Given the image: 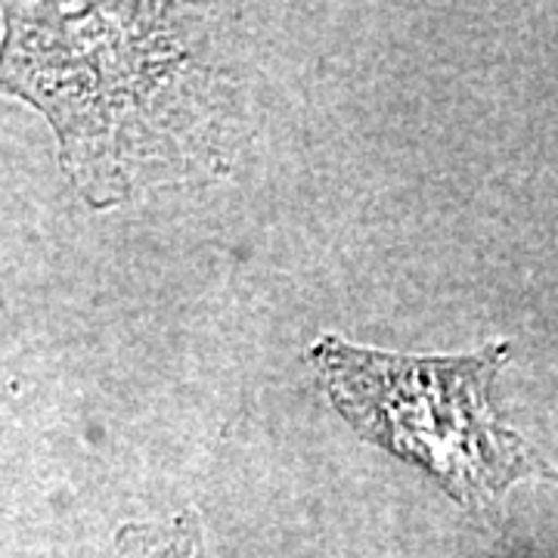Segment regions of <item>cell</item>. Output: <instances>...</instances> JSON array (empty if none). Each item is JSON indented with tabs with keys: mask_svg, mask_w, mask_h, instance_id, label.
<instances>
[{
	"mask_svg": "<svg viewBox=\"0 0 558 558\" xmlns=\"http://www.w3.org/2000/svg\"><path fill=\"white\" fill-rule=\"evenodd\" d=\"M116 558H215L193 509L171 521H134L116 534Z\"/></svg>",
	"mask_w": 558,
	"mask_h": 558,
	"instance_id": "cell-3",
	"label": "cell"
},
{
	"mask_svg": "<svg viewBox=\"0 0 558 558\" xmlns=\"http://www.w3.org/2000/svg\"><path fill=\"white\" fill-rule=\"evenodd\" d=\"M178 3H3L0 97L44 116L78 199L109 211L223 168V69L208 20Z\"/></svg>",
	"mask_w": 558,
	"mask_h": 558,
	"instance_id": "cell-1",
	"label": "cell"
},
{
	"mask_svg": "<svg viewBox=\"0 0 558 558\" xmlns=\"http://www.w3.org/2000/svg\"><path fill=\"white\" fill-rule=\"evenodd\" d=\"M509 341L472 354L416 357L351 344L336 332L307 348L326 398L360 438L422 469L465 509H490L521 478L558 481L553 462L506 428L494 381Z\"/></svg>",
	"mask_w": 558,
	"mask_h": 558,
	"instance_id": "cell-2",
	"label": "cell"
}]
</instances>
